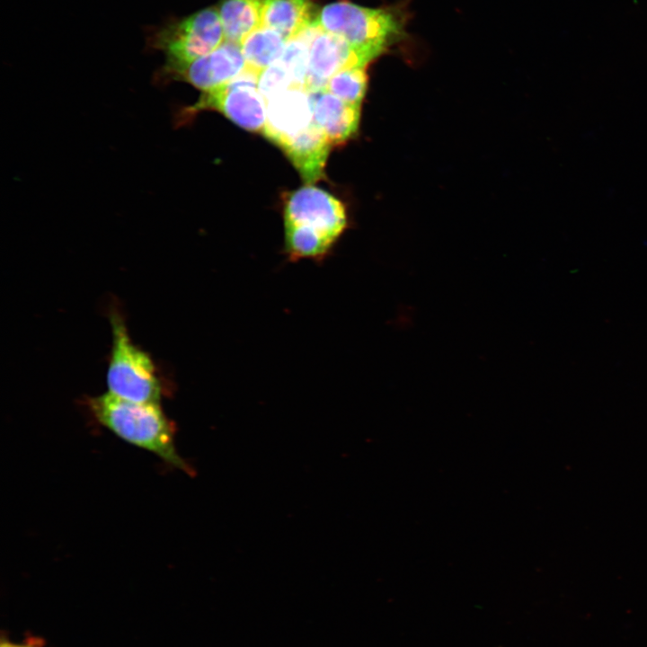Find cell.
Returning <instances> with one entry per match:
<instances>
[{"label":"cell","mask_w":647,"mask_h":647,"mask_svg":"<svg viewBox=\"0 0 647 647\" xmlns=\"http://www.w3.org/2000/svg\"><path fill=\"white\" fill-rule=\"evenodd\" d=\"M112 347L107 371L109 393L137 403H159L162 387L150 356L130 339L123 319L111 316Z\"/></svg>","instance_id":"5"},{"label":"cell","mask_w":647,"mask_h":647,"mask_svg":"<svg viewBox=\"0 0 647 647\" xmlns=\"http://www.w3.org/2000/svg\"><path fill=\"white\" fill-rule=\"evenodd\" d=\"M313 120L332 145L344 143L358 130L360 107L349 104L325 88L307 91Z\"/></svg>","instance_id":"10"},{"label":"cell","mask_w":647,"mask_h":647,"mask_svg":"<svg viewBox=\"0 0 647 647\" xmlns=\"http://www.w3.org/2000/svg\"><path fill=\"white\" fill-rule=\"evenodd\" d=\"M347 227L343 204L331 193L307 185L287 195L285 253L290 261H323Z\"/></svg>","instance_id":"1"},{"label":"cell","mask_w":647,"mask_h":647,"mask_svg":"<svg viewBox=\"0 0 647 647\" xmlns=\"http://www.w3.org/2000/svg\"><path fill=\"white\" fill-rule=\"evenodd\" d=\"M293 86L297 85H295L288 71L279 60L259 74V91L266 102Z\"/></svg>","instance_id":"17"},{"label":"cell","mask_w":647,"mask_h":647,"mask_svg":"<svg viewBox=\"0 0 647 647\" xmlns=\"http://www.w3.org/2000/svg\"><path fill=\"white\" fill-rule=\"evenodd\" d=\"M409 17L404 2L370 8L341 0L324 6L314 24L342 39L368 65L408 36Z\"/></svg>","instance_id":"2"},{"label":"cell","mask_w":647,"mask_h":647,"mask_svg":"<svg viewBox=\"0 0 647 647\" xmlns=\"http://www.w3.org/2000/svg\"><path fill=\"white\" fill-rule=\"evenodd\" d=\"M367 84L366 66H357L336 73L330 78L325 89L341 101L360 107L366 93Z\"/></svg>","instance_id":"16"},{"label":"cell","mask_w":647,"mask_h":647,"mask_svg":"<svg viewBox=\"0 0 647 647\" xmlns=\"http://www.w3.org/2000/svg\"><path fill=\"white\" fill-rule=\"evenodd\" d=\"M319 31L313 22L295 38L287 41L279 59L287 68L297 86L305 87L309 62L311 42Z\"/></svg>","instance_id":"15"},{"label":"cell","mask_w":647,"mask_h":647,"mask_svg":"<svg viewBox=\"0 0 647 647\" xmlns=\"http://www.w3.org/2000/svg\"><path fill=\"white\" fill-rule=\"evenodd\" d=\"M367 66L342 39L319 29L310 45L305 88L306 91L325 88L339 71Z\"/></svg>","instance_id":"8"},{"label":"cell","mask_w":647,"mask_h":647,"mask_svg":"<svg viewBox=\"0 0 647 647\" xmlns=\"http://www.w3.org/2000/svg\"><path fill=\"white\" fill-rule=\"evenodd\" d=\"M217 9L226 40L241 45L261 26L262 0H221Z\"/></svg>","instance_id":"13"},{"label":"cell","mask_w":647,"mask_h":647,"mask_svg":"<svg viewBox=\"0 0 647 647\" xmlns=\"http://www.w3.org/2000/svg\"><path fill=\"white\" fill-rule=\"evenodd\" d=\"M245 68L240 44L225 40L214 51L196 59L175 75L203 93L212 91Z\"/></svg>","instance_id":"9"},{"label":"cell","mask_w":647,"mask_h":647,"mask_svg":"<svg viewBox=\"0 0 647 647\" xmlns=\"http://www.w3.org/2000/svg\"><path fill=\"white\" fill-rule=\"evenodd\" d=\"M263 134L279 147L313 122L308 92L293 86L266 102Z\"/></svg>","instance_id":"7"},{"label":"cell","mask_w":647,"mask_h":647,"mask_svg":"<svg viewBox=\"0 0 647 647\" xmlns=\"http://www.w3.org/2000/svg\"><path fill=\"white\" fill-rule=\"evenodd\" d=\"M330 147L327 137L314 120L280 146L308 184L323 178Z\"/></svg>","instance_id":"11"},{"label":"cell","mask_w":647,"mask_h":647,"mask_svg":"<svg viewBox=\"0 0 647 647\" xmlns=\"http://www.w3.org/2000/svg\"><path fill=\"white\" fill-rule=\"evenodd\" d=\"M226 40L217 7L164 22L152 31L148 45L164 53L163 78H174L196 59L214 51Z\"/></svg>","instance_id":"4"},{"label":"cell","mask_w":647,"mask_h":647,"mask_svg":"<svg viewBox=\"0 0 647 647\" xmlns=\"http://www.w3.org/2000/svg\"><path fill=\"white\" fill-rule=\"evenodd\" d=\"M286 44L287 40L279 32L260 26L241 43L245 67L260 74L280 58Z\"/></svg>","instance_id":"14"},{"label":"cell","mask_w":647,"mask_h":647,"mask_svg":"<svg viewBox=\"0 0 647 647\" xmlns=\"http://www.w3.org/2000/svg\"><path fill=\"white\" fill-rule=\"evenodd\" d=\"M43 646V641L41 639L36 638V637H30L26 639L23 643H11L9 641L3 640L1 642L0 647H42Z\"/></svg>","instance_id":"18"},{"label":"cell","mask_w":647,"mask_h":647,"mask_svg":"<svg viewBox=\"0 0 647 647\" xmlns=\"http://www.w3.org/2000/svg\"><path fill=\"white\" fill-rule=\"evenodd\" d=\"M258 77L259 74L245 67L220 87L203 93L187 112L216 110L244 129L263 132L267 104L259 91Z\"/></svg>","instance_id":"6"},{"label":"cell","mask_w":647,"mask_h":647,"mask_svg":"<svg viewBox=\"0 0 647 647\" xmlns=\"http://www.w3.org/2000/svg\"><path fill=\"white\" fill-rule=\"evenodd\" d=\"M95 420L126 442L145 449L188 474L191 465L177 451L175 426L159 403H137L109 392L89 399Z\"/></svg>","instance_id":"3"},{"label":"cell","mask_w":647,"mask_h":647,"mask_svg":"<svg viewBox=\"0 0 647 647\" xmlns=\"http://www.w3.org/2000/svg\"><path fill=\"white\" fill-rule=\"evenodd\" d=\"M316 15L313 0H262L261 25L287 41L311 26Z\"/></svg>","instance_id":"12"}]
</instances>
